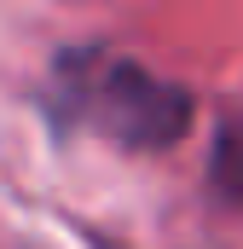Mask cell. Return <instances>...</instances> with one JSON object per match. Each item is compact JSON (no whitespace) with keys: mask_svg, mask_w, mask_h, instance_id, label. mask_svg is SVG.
I'll return each instance as SVG.
<instances>
[{"mask_svg":"<svg viewBox=\"0 0 243 249\" xmlns=\"http://www.w3.org/2000/svg\"><path fill=\"white\" fill-rule=\"evenodd\" d=\"M58 105L69 122L110 139L122 151H168L191 127V93L151 75L145 64L116 58L104 47H75L58 58Z\"/></svg>","mask_w":243,"mask_h":249,"instance_id":"cell-1","label":"cell"},{"mask_svg":"<svg viewBox=\"0 0 243 249\" xmlns=\"http://www.w3.org/2000/svg\"><path fill=\"white\" fill-rule=\"evenodd\" d=\"M214 186L232 203H243V122H226L214 139Z\"/></svg>","mask_w":243,"mask_h":249,"instance_id":"cell-2","label":"cell"}]
</instances>
